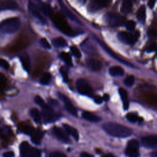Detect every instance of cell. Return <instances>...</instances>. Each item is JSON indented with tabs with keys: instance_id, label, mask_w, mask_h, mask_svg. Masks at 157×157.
Returning <instances> with one entry per match:
<instances>
[{
	"instance_id": "6da1fadb",
	"label": "cell",
	"mask_w": 157,
	"mask_h": 157,
	"mask_svg": "<svg viewBox=\"0 0 157 157\" xmlns=\"http://www.w3.org/2000/svg\"><path fill=\"white\" fill-rule=\"evenodd\" d=\"M103 128L107 134L116 137H127L130 136L132 133L130 128L115 122L105 123L103 125Z\"/></svg>"
},
{
	"instance_id": "7a4b0ae2",
	"label": "cell",
	"mask_w": 157,
	"mask_h": 157,
	"mask_svg": "<svg viewBox=\"0 0 157 157\" xmlns=\"http://www.w3.org/2000/svg\"><path fill=\"white\" fill-rule=\"evenodd\" d=\"M21 25L20 20L17 17L9 18L0 23V33L12 34L17 32Z\"/></svg>"
},
{
	"instance_id": "3957f363",
	"label": "cell",
	"mask_w": 157,
	"mask_h": 157,
	"mask_svg": "<svg viewBox=\"0 0 157 157\" xmlns=\"http://www.w3.org/2000/svg\"><path fill=\"white\" fill-rule=\"evenodd\" d=\"M55 25L63 33L67 35H72V31L71 27L69 26L66 20L63 15L56 12L53 13L50 16Z\"/></svg>"
},
{
	"instance_id": "277c9868",
	"label": "cell",
	"mask_w": 157,
	"mask_h": 157,
	"mask_svg": "<svg viewBox=\"0 0 157 157\" xmlns=\"http://www.w3.org/2000/svg\"><path fill=\"white\" fill-rule=\"evenodd\" d=\"M21 157H40V151L31 146L27 142H23L20 145Z\"/></svg>"
},
{
	"instance_id": "5b68a950",
	"label": "cell",
	"mask_w": 157,
	"mask_h": 157,
	"mask_svg": "<svg viewBox=\"0 0 157 157\" xmlns=\"http://www.w3.org/2000/svg\"><path fill=\"white\" fill-rule=\"evenodd\" d=\"M77 89L78 91L83 94L91 96L93 94V89L91 85L88 83V82L83 78H79L77 80L76 83Z\"/></svg>"
},
{
	"instance_id": "8992f818",
	"label": "cell",
	"mask_w": 157,
	"mask_h": 157,
	"mask_svg": "<svg viewBox=\"0 0 157 157\" xmlns=\"http://www.w3.org/2000/svg\"><path fill=\"white\" fill-rule=\"evenodd\" d=\"M139 142L136 139L130 140L126 148V154L128 157H139Z\"/></svg>"
},
{
	"instance_id": "52a82bcc",
	"label": "cell",
	"mask_w": 157,
	"mask_h": 157,
	"mask_svg": "<svg viewBox=\"0 0 157 157\" xmlns=\"http://www.w3.org/2000/svg\"><path fill=\"white\" fill-rule=\"evenodd\" d=\"M139 34H140L138 31H137V33L134 34L125 31H121L118 33V37L121 41H122L124 43L128 44H133L137 40Z\"/></svg>"
},
{
	"instance_id": "ba28073f",
	"label": "cell",
	"mask_w": 157,
	"mask_h": 157,
	"mask_svg": "<svg viewBox=\"0 0 157 157\" xmlns=\"http://www.w3.org/2000/svg\"><path fill=\"white\" fill-rule=\"evenodd\" d=\"M58 97L59 98V99L63 102L65 108L66 109L67 112H69L71 114L73 115L74 116H77V109L74 107V105H73V104L72 103L71 100L66 96H65L64 94H63L61 93H58Z\"/></svg>"
},
{
	"instance_id": "9c48e42d",
	"label": "cell",
	"mask_w": 157,
	"mask_h": 157,
	"mask_svg": "<svg viewBox=\"0 0 157 157\" xmlns=\"http://www.w3.org/2000/svg\"><path fill=\"white\" fill-rule=\"evenodd\" d=\"M42 116L45 122H52L55 118V113L50 106L45 104L42 107Z\"/></svg>"
},
{
	"instance_id": "30bf717a",
	"label": "cell",
	"mask_w": 157,
	"mask_h": 157,
	"mask_svg": "<svg viewBox=\"0 0 157 157\" xmlns=\"http://www.w3.org/2000/svg\"><path fill=\"white\" fill-rule=\"evenodd\" d=\"M109 23L112 26H120L125 23V18L117 13H111L109 16Z\"/></svg>"
},
{
	"instance_id": "8fae6325",
	"label": "cell",
	"mask_w": 157,
	"mask_h": 157,
	"mask_svg": "<svg viewBox=\"0 0 157 157\" xmlns=\"http://www.w3.org/2000/svg\"><path fill=\"white\" fill-rule=\"evenodd\" d=\"M142 144L147 148H157V135H150L142 137Z\"/></svg>"
},
{
	"instance_id": "7c38bea8",
	"label": "cell",
	"mask_w": 157,
	"mask_h": 157,
	"mask_svg": "<svg viewBox=\"0 0 157 157\" xmlns=\"http://www.w3.org/2000/svg\"><path fill=\"white\" fill-rule=\"evenodd\" d=\"M53 133L54 135L60 140L65 143L69 142V138L67 136V134L60 128L57 126H54L53 128Z\"/></svg>"
},
{
	"instance_id": "4fadbf2b",
	"label": "cell",
	"mask_w": 157,
	"mask_h": 157,
	"mask_svg": "<svg viewBox=\"0 0 157 157\" xmlns=\"http://www.w3.org/2000/svg\"><path fill=\"white\" fill-rule=\"evenodd\" d=\"M28 7H29V10L31 12V13L36 17L39 20H40L42 23H44L46 22L45 18L42 15V14L40 13V11L39 10L38 8L32 2H29V5H28Z\"/></svg>"
},
{
	"instance_id": "5bb4252c",
	"label": "cell",
	"mask_w": 157,
	"mask_h": 157,
	"mask_svg": "<svg viewBox=\"0 0 157 157\" xmlns=\"http://www.w3.org/2000/svg\"><path fill=\"white\" fill-rule=\"evenodd\" d=\"M17 7V4L13 0H6L0 3V10H14Z\"/></svg>"
},
{
	"instance_id": "9a60e30c",
	"label": "cell",
	"mask_w": 157,
	"mask_h": 157,
	"mask_svg": "<svg viewBox=\"0 0 157 157\" xmlns=\"http://www.w3.org/2000/svg\"><path fill=\"white\" fill-rule=\"evenodd\" d=\"M119 94H120L121 99L122 100L123 108L124 110H127L128 109L129 105V101L128 93L124 88H119Z\"/></svg>"
},
{
	"instance_id": "2e32d148",
	"label": "cell",
	"mask_w": 157,
	"mask_h": 157,
	"mask_svg": "<svg viewBox=\"0 0 157 157\" xmlns=\"http://www.w3.org/2000/svg\"><path fill=\"white\" fill-rule=\"evenodd\" d=\"M20 59L23 69L26 72H29L31 69V63L29 56L27 54H23L20 56Z\"/></svg>"
},
{
	"instance_id": "e0dca14e",
	"label": "cell",
	"mask_w": 157,
	"mask_h": 157,
	"mask_svg": "<svg viewBox=\"0 0 157 157\" xmlns=\"http://www.w3.org/2000/svg\"><path fill=\"white\" fill-rule=\"evenodd\" d=\"M63 127L65 129V131L69 134L70 135H71L72 136V137L75 140H78L79 139V134L78 132L77 131V130L74 128V127H72V126L68 124H63Z\"/></svg>"
},
{
	"instance_id": "ac0fdd59",
	"label": "cell",
	"mask_w": 157,
	"mask_h": 157,
	"mask_svg": "<svg viewBox=\"0 0 157 157\" xmlns=\"http://www.w3.org/2000/svg\"><path fill=\"white\" fill-rule=\"evenodd\" d=\"M43 132L41 130L37 129L33 131L31 133V140L35 144H39L40 143L41 139L43 137Z\"/></svg>"
},
{
	"instance_id": "d6986e66",
	"label": "cell",
	"mask_w": 157,
	"mask_h": 157,
	"mask_svg": "<svg viewBox=\"0 0 157 157\" xmlns=\"http://www.w3.org/2000/svg\"><path fill=\"white\" fill-rule=\"evenodd\" d=\"M88 64L94 71H98L102 68V63L96 59H90L88 61Z\"/></svg>"
},
{
	"instance_id": "ffe728a7",
	"label": "cell",
	"mask_w": 157,
	"mask_h": 157,
	"mask_svg": "<svg viewBox=\"0 0 157 157\" xmlns=\"http://www.w3.org/2000/svg\"><path fill=\"white\" fill-rule=\"evenodd\" d=\"M82 117L85 120L91 122H98L101 120V118L90 112H84L82 113Z\"/></svg>"
},
{
	"instance_id": "44dd1931",
	"label": "cell",
	"mask_w": 157,
	"mask_h": 157,
	"mask_svg": "<svg viewBox=\"0 0 157 157\" xmlns=\"http://www.w3.org/2000/svg\"><path fill=\"white\" fill-rule=\"evenodd\" d=\"M109 73L112 76H121L124 74V70L120 66H113L110 67Z\"/></svg>"
},
{
	"instance_id": "7402d4cb",
	"label": "cell",
	"mask_w": 157,
	"mask_h": 157,
	"mask_svg": "<svg viewBox=\"0 0 157 157\" xmlns=\"http://www.w3.org/2000/svg\"><path fill=\"white\" fill-rule=\"evenodd\" d=\"M137 17L138 20L142 23L145 21L146 18V8L144 5H142L137 12Z\"/></svg>"
},
{
	"instance_id": "603a6c76",
	"label": "cell",
	"mask_w": 157,
	"mask_h": 157,
	"mask_svg": "<svg viewBox=\"0 0 157 157\" xmlns=\"http://www.w3.org/2000/svg\"><path fill=\"white\" fill-rule=\"evenodd\" d=\"M132 8V0H124L121 6V11L127 13H129Z\"/></svg>"
},
{
	"instance_id": "cb8c5ba5",
	"label": "cell",
	"mask_w": 157,
	"mask_h": 157,
	"mask_svg": "<svg viewBox=\"0 0 157 157\" xmlns=\"http://www.w3.org/2000/svg\"><path fill=\"white\" fill-rule=\"evenodd\" d=\"M30 114H31V117L33 118V119L34 120V121L36 123H39L40 122V120H41L40 114L37 109H36V108L32 109L30 110Z\"/></svg>"
},
{
	"instance_id": "d4e9b609",
	"label": "cell",
	"mask_w": 157,
	"mask_h": 157,
	"mask_svg": "<svg viewBox=\"0 0 157 157\" xmlns=\"http://www.w3.org/2000/svg\"><path fill=\"white\" fill-rule=\"evenodd\" d=\"M52 43L55 46L58 47H63L66 46L67 44L66 40L64 38L61 37L55 38L52 40Z\"/></svg>"
},
{
	"instance_id": "484cf974",
	"label": "cell",
	"mask_w": 157,
	"mask_h": 157,
	"mask_svg": "<svg viewBox=\"0 0 157 157\" xmlns=\"http://www.w3.org/2000/svg\"><path fill=\"white\" fill-rule=\"evenodd\" d=\"M60 56L61 59L68 65V66H72V61L71 55L66 52H61L60 54Z\"/></svg>"
},
{
	"instance_id": "4316f807",
	"label": "cell",
	"mask_w": 157,
	"mask_h": 157,
	"mask_svg": "<svg viewBox=\"0 0 157 157\" xmlns=\"http://www.w3.org/2000/svg\"><path fill=\"white\" fill-rule=\"evenodd\" d=\"M42 10L43 12L48 16H51L53 14V10L51 6L47 3H43L42 5Z\"/></svg>"
},
{
	"instance_id": "83f0119b",
	"label": "cell",
	"mask_w": 157,
	"mask_h": 157,
	"mask_svg": "<svg viewBox=\"0 0 157 157\" xmlns=\"http://www.w3.org/2000/svg\"><path fill=\"white\" fill-rule=\"evenodd\" d=\"M51 78H52L51 74L48 72H46L41 77L40 79V83L42 85H47L50 82Z\"/></svg>"
},
{
	"instance_id": "f1b7e54d",
	"label": "cell",
	"mask_w": 157,
	"mask_h": 157,
	"mask_svg": "<svg viewBox=\"0 0 157 157\" xmlns=\"http://www.w3.org/2000/svg\"><path fill=\"white\" fill-rule=\"evenodd\" d=\"M109 0H93V4L99 8L104 7L107 6Z\"/></svg>"
},
{
	"instance_id": "f546056e",
	"label": "cell",
	"mask_w": 157,
	"mask_h": 157,
	"mask_svg": "<svg viewBox=\"0 0 157 157\" xmlns=\"http://www.w3.org/2000/svg\"><path fill=\"white\" fill-rule=\"evenodd\" d=\"M21 131L26 134H31L34 131V129L31 126L25 124L21 126Z\"/></svg>"
},
{
	"instance_id": "4dcf8cb0",
	"label": "cell",
	"mask_w": 157,
	"mask_h": 157,
	"mask_svg": "<svg viewBox=\"0 0 157 157\" xmlns=\"http://www.w3.org/2000/svg\"><path fill=\"white\" fill-rule=\"evenodd\" d=\"M135 81V78L132 75H128L124 80V83L128 86H131Z\"/></svg>"
},
{
	"instance_id": "1f68e13d",
	"label": "cell",
	"mask_w": 157,
	"mask_h": 157,
	"mask_svg": "<svg viewBox=\"0 0 157 157\" xmlns=\"http://www.w3.org/2000/svg\"><path fill=\"white\" fill-rule=\"evenodd\" d=\"M126 118L131 123H135L138 121V117L134 113H128L126 115Z\"/></svg>"
},
{
	"instance_id": "d6a6232c",
	"label": "cell",
	"mask_w": 157,
	"mask_h": 157,
	"mask_svg": "<svg viewBox=\"0 0 157 157\" xmlns=\"http://www.w3.org/2000/svg\"><path fill=\"white\" fill-rule=\"evenodd\" d=\"M71 50L72 53H73V55H74L76 58H80L82 56L81 52H80L79 49H78L77 47H75V46H74V45L71 46Z\"/></svg>"
},
{
	"instance_id": "836d02e7",
	"label": "cell",
	"mask_w": 157,
	"mask_h": 157,
	"mask_svg": "<svg viewBox=\"0 0 157 157\" xmlns=\"http://www.w3.org/2000/svg\"><path fill=\"white\" fill-rule=\"evenodd\" d=\"M40 44L44 48H45L46 49H49L51 48V45H50V43L45 38H42L40 40Z\"/></svg>"
},
{
	"instance_id": "e575fe53",
	"label": "cell",
	"mask_w": 157,
	"mask_h": 157,
	"mask_svg": "<svg viewBox=\"0 0 157 157\" xmlns=\"http://www.w3.org/2000/svg\"><path fill=\"white\" fill-rule=\"evenodd\" d=\"M126 27L128 30L133 31L136 27V23L133 20H129L126 23Z\"/></svg>"
},
{
	"instance_id": "d590c367",
	"label": "cell",
	"mask_w": 157,
	"mask_h": 157,
	"mask_svg": "<svg viewBox=\"0 0 157 157\" xmlns=\"http://www.w3.org/2000/svg\"><path fill=\"white\" fill-rule=\"evenodd\" d=\"M34 101L36 104H37L38 105H39L41 107H43L44 105H45L46 104L45 103L44 101L43 100V99L40 96H36L34 98Z\"/></svg>"
},
{
	"instance_id": "8d00e7d4",
	"label": "cell",
	"mask_w": 157,
	"mask_h": 157,
	"mask_svg": "<svg viewBox=\"0 0 157 157\" xmlns=\"http://www.w3.org/2000/svg\"><path fill=\"white\" fill-rule=\"evenodd\" d=\"M0 67L4 69H8L9 68V64L6 59L0 58Z\"/></svg>"
},
{
	"instance_id": "74e56055",
	"label": "cell",
	"mask_w": 157,
	"mask_h": 157,
	"mask_svg": "<svg viewBox=\"0 0 157 157\" xmlns=\"http://www.w3.org/2000/svg\"><path fill=\"white\" fill-rule=\"evenodd\" d=\"M49 157H66V155L61 151H53L50 153Z\"/></svg>"
},
{
	"instance_id": "f35d334b",
	"label": "cell",
	"mask_w": 157,
	"mask_h": 157,
	"mask_svg": "<svg viewBox=\"0 0 157 157\" xmlns=\"http://www.w3.org/2000/svg\"><path fill=\"white\" fill-rule=\"evenodd\" d=\"M5 84H6L5 76L2 74L0 73V91H1L4 88Z\"/></svg>"
},
{
	"instance_id": "ab89813d",
	"label": "cell",
	"mask_w": 157,
	"mask_h": 157,
	"mask_svg": "<svg viewBox=\"0 0 157 157\" xmlns=\"http://www.w3.org/2000/svg\"><path fill=\"white\" fill-rule=\"evenodd\" d=\"M60 72H61V74L63 77V79L65 82H67V80H68V75H67V70L64 68V67H62L61 68V70H60Z\"/></svg>"
},
{
	"instance_id": "60d3db41",
	"label": "cell",
	"mask_w": 157,
	"mask_h": 157,
	"mask_svg": "<svg viewBox=\"0 0 157 157\" xmlns=\"http://www.w3.org/2000/svg\"><path fill=\"white\" fill-rule=\"evenodd\" d=\"M157 49V44L153 43L151 44L148 47H147V51L148 52H153Z\"/></svg>"
},
{
	"instance_id": "b9f144b4",
	"label": "cell",
	"mask_w": 157,
	"mask_h": 157,
	"mask_svg": "<svg viewBox=\"0 0 157 157\" xmlns=\"http://www.w3.org/2000/svg\"><path fill=\"white\" fill-rule=\"evenodd\" d=\"M94 102H95L96 104H101V103L103 102L104 100H103L102 97H101V96H99V95H97V96H96L94 97Z\"/></svg>"
},
{
	"instance_id": "7bdbcfd3",
	"label": "cell",
	"mask_w": 157,
	"mask_h": 157,
	"mask_svg": "<svg viewBox=\"0 0 157 157\" xmlns=\"http://www.w3.org/2000/svg\"><path fill=\"white\" fill-rule=\"evenodd\" d=\"M14 156H15V154L12 151H7L4 153L3 155V157H14Z\"/></svg>"
},
{
	"instance_id": "ee69618b",
	"label": "cell",
	"mask_w": 157,
	"mask_h": 157,
	"mask_svg": "<svg viewBox=\"0 0 157 157\" xmlns=\"http://www.w3.org/2000/svg\"><path fill=\"white\" fill-rule=\"evenodd\" d=\"M81 157H94L93 155H92L90 153H88L87 152H82L80 154Z\"/></svg>"
},
{
	"instance_id": "f6af8a7d",
	"label": "cell",
	"mask_w": 157,
	"mask_h": 157,
	"mask_svg": "<svg viewBox=\"0 0 157 157\" xmlns=\"http://www.w3.org/2000/svg\"><path fill=\"white\" fill-rule=\"evenodd\" d=\"M156 1V0H148V6L150 8H153L154 5H155V3Z\"/></svg>"
},
{
	"instance_id": "bcb514c9",
	"label": "cell",
	"mask_w": 157,
	"mask_h": 157,
	"mask_svg": "<svg viewBox=\"0 0 157 157\" xmlns=\"http://www.w3.org/2000/svg\"><path fill=\"white\" fill-rule=\"evenodd\" d=\"M102 98H103V100H104V101H107L109 99V96L108 94H104V96H103V97H102Z\"/></svg>"
},
{
	"instance_id": "7dc6e473",
	"label": "cell",
	"mask_w": 157,
	"mask_h": 157,
	"mask_svg": "<svg viewBox=\"0 0 157 157\" xmlns=\"http://www.w3.org/2000/svg\"><path fill=\"white\" fill-rule=\"evenodd\" d=\"M151 157H157V151H153L151 153Z\"/></svg>"
},
{
	"instance_id": "c3c4849f",
	"label": "cell",
	"mask_w": 157,
	"mask_h": 157,
	"mask_svg": "<svg viewBox=\"0 0 157 157\" xmlns=\"http://www.w3.org/2000/svg\"><path fill=\"white\" fill-rule=\"evenodd\" d=\"M102 157H114V156H113V155H112V154L108 153V154H106V155H105L102 156Z\"/></svg>"
},
{
	"instance_id": "681fc988",
	"label": "cell",
	"mask_w": 157,
	"mask_h": 157,
	"mask_svg": "<svg viewBox=\"0 0 157 157\" xmlns=\"http://www.w3.org/2000/svg\"><path fill=\"white\" fill-rule=\"evenodd\" d=\"M36 1H38V0H36Z\"/></svg>"
}]
</instances>
